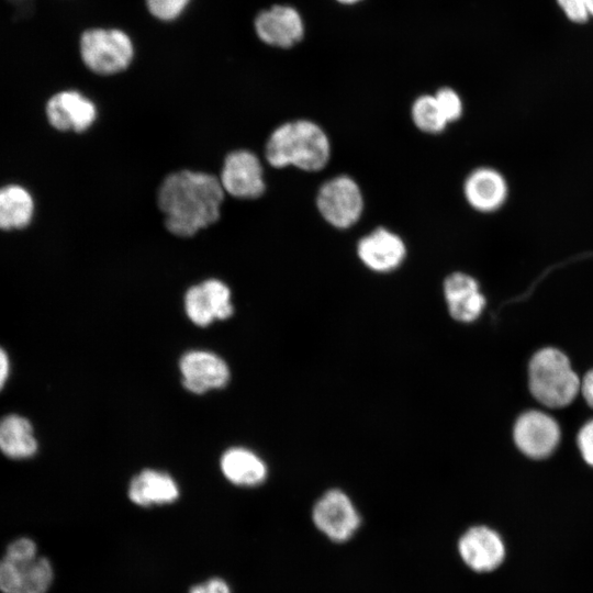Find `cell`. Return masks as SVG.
Returning a JSON list of instances; mask_svg holds the SVG:
<instances>
[{"instance_id":"cell-1","label":"cell","mask_w":593,"mask_h":593,"mask_svg":"<svg viewBox=\"0 0 593 593\" xmlns=\"http://www.w3.org/2000/svg\"><path fill=\"white\" fill-rule=\"evenodd\" d=\"M225 192L219 177L190 169L168 174L157 190V205L166 230L182 238L216 223Z\"/></svg>"},{"instance_id":"cell-2","label":"cell","mask_w":593,"mask_h":593,"mask_svg":"<svg viewBox=\"0 0 593 593\" xmlns=\"http://www.w3.org/2000/svg\"><path fill=\"white\" fill-rule=\"evenodd\" d=\"M331 156L329 141L314 122L296 120L276 127L265 146L270 166H294L305 171H317L326 166Z\"/></svg>"},{"instance_id":"cell-3","label":"cell","mask_w":593,"mask_h":593,"mask_svg":"<svg viewBox=\"0 0 593 593\" xmlns=\"http://www.w3.org/2000/svg\"><path fill=\"white\" fill-rule=\"evenodd\" d=\"M527 377L533 398L549 409L568 406L580 392L581 381L570 359L555 347H544L532 356Z\"/></svg>"},{"instance_id":"cell-4","label":"cell","mask_w":593,"mask_h":593,"mask_svg":"<svg viewBox=\"0 0 593 593\" xmlns=\"http://www.w3.org/2000/svg\"><path fill=\"white\" fill-rule=\"evenodd\" d=\"M80 55L91 71L98 75H114L130 66L134 51L124 32L94 29L82 34Z\"/></svg>"},{"instance_id":"cell-5","label":"cell","mask_w":593,"mask_h":593,"mask_svg":"<svg viewBox=\"0 0 593 593\" xmlns=\"http://www.w3.org/2000/svg\"><path fill=\"white\" fill-rule=\"evenodd\" d=\"M312 521L329 540L344 542L353 538L359 529L361 516L345 491L332 488L315 501Z\"/></svg>"},{"instance_id":"cell-6","label":"cell","mask_w":593,"mask_h":593,"mask_svg":"<svg viewBox=\"0 0 593 593\" xmlns=\"http://www.w3.org/2000/svg\"><path fill=\"white\" fill-rule=\"evenodd\" d=\"M316 205L327 223L347 228L361 216L363 200L358 184L350 177L338 176L320 188Z\"/></svg>"},{"instance_id":"cell-7","label":"cell","mask_w":593,"mask_h":593,"mask_svg":"<svg viewBox=\"0 0 593 593\" xmlns=\"http://www.w3.org/2000/svg\"><path fill=\"white\" fill-rule=\"evenodd\" d=\"M560 437L557 421L542 411H526L513 425V441L529 459L541 460L550 457L557 449Z\"/></svg>"},{"instance_id":"cell-8","label":"cell","mask_w":593,"mask_h":593,"mask_svg":"<svg viewBox=\"0 0 593 593\" xmlns=\"http://www.w3.org/2000/svg\"><path fill=\"white\" fill-rule=\"evenodd\" d=\"M43 112L48 125L60 133H85L98 116L94 102L75 89L52 94L45 101Z\"/></svg>"},{"instance_id":"cell-9","label":"cell","mask_w":593,"mask_h":593,"mask_svg":"<svg viewBox=\"0 0 593 593\" xmlns=\"http://www.w3.org/2000/svg\"><path fill=\"white\" fill-rule=\"evenodd\" d=\"M219 180L224 192L237 199H257L266 191L262 165L248 149H235L225 156Z\"/></svg>"},{"instance_id":"cell-10","label":"cell","mask_w":593,"mask_h":593,"mask_svg":"<svg viewBox=\"0 0 593 593\" xmlns=\"http://www.w3.org/2000/svg\"><path fill=\"white\" fill-rule=\"evenodd\" d=\"M457 549L463 563L479 573L499 568L506 552L501 535L485 525L469 527L459 538Z\"/></svg>"},{"instance_id":"cell-11","label":"cell","mask_w":593,"mask_h":593,"mask_svg":"<svg viewBox=\"0 0 593 593\" xmlns=\"http://www.w3.org/2000/svg\"><path fill=\"white\" fill-rule=\"evenodd\" d=\"M443 290L448 314L454 321L470 324L482 315L486 299L472 276L452 272L445 278Z\"/></svg>"},{"instance_id":"cell-12","label":"cell","mask_w":593,"mask_h":593,"mask_svg":"<svg viewBox=\"0 0 593 593\" xmlns=\"http://www.w3.org/2000/svg\"><path fill=\"white\" fill-rule=\"evenodd\" d=\"M53 568L44 557L25 561H0V591L3 593H45L53 581Z\"/></svg>"},{"instance_id":"cell-13","label":"cell","mask_w":593,"mask_h":593,"mask_svg":"<svg viewBox=\"0 0 593 593\" xmlns=\"http://www.w3.org/2000/svg\"><path fill=\"white\" fill-rule=\"evenodd\" d=\"M357 254L367 268L385 273L401 266L406 248L399 235L379 227L359 240Z\"/></svg>"},{"instance_id":"cell-14","label":"cell","mask_w":593,"mask_h":593,"mask_svg":"<svg viewBox=\"0 0 593 593\" xmlns=\"http://www.w3.org/2000/svg\"><path fill=\"white\" fill-rule=\"evenodd\" d=\"M183 387L193 393L224 387L230 378L225 361L219 356L202 351H189L180 360Z\"/></svg>"},{"instance_id":"cell-15","label":"cell","mask_w":593,"mask_h":593,"mask_svg":"<svg viewBox=\"0 0 593 593\" xmlns=\"http://www.w3.org/2000/svg\"><path fill=\"white\" fill-rule=\"evenodd\" d=\"M255 29L262 42L282 48L293 46L304 34L300 13L289 5H273L262 11L255 21Z\"/></svg>"},{"instance_id":"cell-16","label":"cell","mask_w":593,"mask_h":593,"mask_svg":"<svg viewBox=\"0 0 593 593\" xmlns=\"http://www.w3.org/2000/svg\"><path fill=\"white\" fill-rule=\"evenodd\" d=\"M463 192L468 203L474 210L490 213L505 203L508 186L504 176L496 169L480 167L467 177Z\"/></svg>"},{"instance_id":"cell-17","label":"cell","mask_w":593,"mask_h":593,"mask_svg":"<svg viewBox=\"0 0 593 593\" xmlns=\"http://www.w3.org/2000/svg\"><path fill=\"white\" fill-rule=\"evenodd\" d=\"M35 212V198L26 186L13 181L0 184V232L30 227Z\"/></svg>"},{"instance_id":"cell-18","label":"cell","mask_w":593,"mask_h":593,"mask_svg":"<svg viewBox=\"0 0 593 593\" xmlns=\"http://www.w3.org/2000/svg\"><path fill=\"white\" fill-rule=\"evenodd\" d=\"M128 496L141 506L163 505L176 501L179 490L174 479L156 470H144L130 483Z\"/></svg>"},{"instance_id":"cell-19","label":"cell","mask_w":593,"mask_h":593,"mask_svg":"<svg viewBox=\"0 0 593 593\" xmlns=\"http://www.w3.org/2000/svg\"><path fill=\"white\" fill-rule=\"evenodd\" d=\"M221 469L232 483L242 486H256L267 478L266 463L245 448H232L224 452Z\"/></svg>"},{"instance_id":"cell-20","label":"cell","mask_w":593,"mask_h":593,"mask_svg":"<svg viewBox=\"0 0 593 593\" xmlns=\"http://www.w3.org/2000/svg\"><path fill=\"white\" fill-rule=\"evenodd\" d=\"M37 441L29 419L10 414L0 419V451L11 459H26L35 455Z\"/></svg>"},{"instance_id":"cell-21","label":"cell","mask_w":593,"mask_h":593,"mask_svg":"<svg viewBox=\"0 0 593 593\" xmlns=\"http://www.w3.org/2000/svg\"><path fill=\"white\" fill-rule=\"evenodd\" d=\"M412 119L416 127L429 134L443 132L448 123L435 97L428 94L421 96L414 101Z\"/></svg>"},{"instance_id":"cell-22","label":"cell","mask_w":593,"mask_h":593,"mask_svg":"<svg viewBox=\"0 0 593 593\" xmlns=\"http://www.w3.org/2000/svg\"><path fill=\"white\" fill-rule=\"evenodd\" d=\"M184 307L189 318L199 326H206L215 318L202 282L188 289L184 295Z\"/></svg>"},{"instance_id":"cell-23","label":"cell","mask_w":593,"mask_h":593,"mask_svg":"<svg viewBox=\"0 0 593 593\" xmlns=\"http://www.w3.org/2000/svg\"><path fill=\"white\" fill-rule=\"evenodd\" d=\"M211 301L215 318L225 320L233 313L231 291L228 287L217 279H208L202 282Z\"/></svg>"},{"instance_id":"cell-24","label":"cell","mask_w":593,"mask_h":593,"mask_svg":"<svg viewBox=\"0 0 593 593\" xmlns=\"http://www.w3.org/2000/svg\"><path fill=\"white\" fill-rule=\"evenodd\" d=\"M446 121L458 120L462 114V101L459 94L451 88H441L434 96Z\"/></svg>"},{"instance_id":"cell-25","label":"cell","mask_w":593,"mask_h":593,"mask_svg":"<svg viewBox=\"0 0 593 593\" xmlns=\"http://www.w3.org/2000/svg\"><path fill=\"white\" fill-rule=\"evenodd\" d=\"M189 0H147L152 14L161 20H171L178 16Z\"/></svg>"},{"instance_id":"cell-26","label":"cell","mask_w":593,"mask_h":593,"mask_svg":"<svg viewBox=\"0 0 593 593\" xmlns=\"http://www.w3.org/2000/svg\"><path fill=\"white\" fill-rule=\"evenodd\" d=\"M35 542L30 538L14 540L7 548L4 559L10 561H25L37 557Z\"/></svg>"},{"instance_id":"cell-27","label":"cell","mask_w":593,"mask_h":593,"mask_svg":"<svg viewBox=\"0 0 593 593\" xmlns=\"http://www.w3.org/2000/svg\"><path fill=\"white\" fill-rule=\"evenodd\" d=\"M577 444L584 462L593 468V419L586 422L580 428Z\"/></svg>"},{"instance_id":"cell-28","label":"cell","mask_w":593,"mask_h":593,"mask_svg":"<svg viewBox=\"0 0 593 593\" xmlns=\"http://www.w3.org/2000/svg\"><path fill=\"white\" fill-rule=\"evenodd\" d=\"M558 4L573 22L582 23L589 19L585 0H557Z\"/></svg>"},{"instance_id":"cell-29","label":"cell","mask_w":593,"mask_h":593,"mask_svg":"<svg viewBox=\"0 0 593 593\" xmlns=\"http://www.w3.org/2000/svg\"><path fill=\"white\" fill-rule=\"evenodd\" d=\"M189 593H231V590L222 579H210L193 586Z\"/></svg>"},{"instance_id":"cell-30","label":"cell","mask_w":593,"mask_h":593,"mask_svg":"<svg viewBox=\"0 0 593 593\" xmlns=\"http://www.w3.org/2000/svg\"><path fill=\"white\" fill-rule=\"evenodd\" d=\"M580 392L586 404L593 409V369L589 370L581 381Z\"/></svg>"},{"instance_id":"cell-31","label":"cell","mask_w":593,"mask_h":593,"mask_svg":"<svg viewBox=\"0 0 593 593\" xmlns=\"http://www.w3.org/2000/svg\"><path fill=\"white\" fill-rule=\"evenodd\" d=\"M10 372V361L4 349L0 347V391L4 387Z\"/></svg>"},{"instance_id":"cell-32","label":"cell","mask_w":593,"mask_h":593,"mask_svg":"<svg viewBox=\"0 0 593 593\" xmlns=\"http://www.w3.org/2000/svg\"><path fill=\"white\" fill-rule=\"evenodd\" d=\"M589 15L593 16V0H585Z\"/></svg>"},{"instance_id":"cell-33","label":"cell","mask_w":593,"mask_h":593,"mask_svg":"<svg viewBox=\"0 0 593 593\" xmlns=\"http://www.w3.org/2000/svg\"><path fill=\"white\" fill-rule=\"evenodd\" d=\"M336 1H338L340 3H344V4H354V3H357V2H359L361 0H336Z\"/></svg>"}]
</instances>
